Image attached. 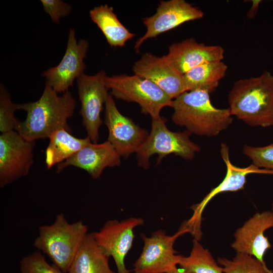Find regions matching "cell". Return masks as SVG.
I'll return each mask as SVG.
<instances>
[{
    "instance_id": "cell-1",
    "label": "cell",
    "mask_w": 273,
    "mask_h": 273,
    "mask_svg": "<svg viewBox=\"0 0 273 273\" xmlns=\"http://www.w3.org/2000/svg\"><path fill=\"white\" fill-rule=\"evenodd\" d=\"M76 105V100L69 90L59 96L46 84L38 100L20 104V110L26 111V117L24 121H20L15 131L32 142L49 138L59 128L70 131L67 121L73 116Z\"/></svg>"
},
{
    "instance_id": "cell-2",
    "label": "cell",
    "mask_w": 273,
    "mask_h": 273,
    "mask_svg": "<svg viewBox=\"0 0 273 273\" xmlns=\"http://www.w3.org/2000/svg\"><path fill=\"white\" fill-rule=\"evenodd\" d=\"M228 102L232 116L247 124L273 125V75L265 71L258 76L237 80Z\"/></svg>"
},
{
    "instance_id": "cell-3",
    "label": "cell",
    "mask_w": 273,
    "mask_h": 273,
    "mask_svg": "<svg viewBox=\"0 0 273 273\" xmlns=\"http://www.w3.org/2000/svg\"><path fill=\"white\" fill-rule=\"evenodd\" d=\"M172 120L191 133L213 136L232 122L229 108L219 109L211 103L210 94L203 90L187 91L173 100Z\"/></svg>"
},
{
    "instance_id": "cell-4",
    "label": "cell",
    "mask_w": 273,
    "mask_h": 273,
    "mask_svg": "<svg viewBox=\"0 0 273 273\" xmlns=\"http://www.w3.org/2000/svg\"><path fill=\"white\" fill-rule=\"evenodd\" d=\"M87 231V226L82 221L70 223L63 213H60L51 224L39 227L34 247L67 273Z\"/></svg>"
},
{
    "instance_id": "cell-5",
    "label": "cell",
    "mask_w": 273,
    "mask_h": 273,
    "mask_svg": "<svg viewBox=\"0 0 273 273\" xmlns=\"http://www.w3.org/2000/svg\"><path fill=\"white\" fill-rule=\"evenodd\" d=\"M166 119L160 117L152 119L151 129L148 136L137 152L139 166L144 169L149 168L150 157L158 155L157 164L167 155L173 154L187 160L193 159L201 148L190 139L191 133L170 130L166 124Z\"/></svg>"
},
{
    "instance_id": "cell-6",
    "label": "cell",
    "mask_w": 273,
    "mask_h": 273,
    "mask_svg": "<svg viewBox=\"0 0 273 273\" xmlns=\"http://www.w3.org/2000/svg\"><path fill=\"white\" fill-rule=\"evenodd\" d=\"M106 85L115 98L139 105L143 113L152 119L161 117L165 107H172L173 100L152 81L136 74H121L105 78Z\"/></svg>"
},
{
    "instance_id": "cell-7",
    "label": "cell",
    "mask_w": 273,
    "mask_h": 273,
    "mask_svg": "<svg viewBox=\"0 0 273 273\" xmlns=\"http://www.w3.org/2000/svg\"><path fill=\"white\" fill-rule=\"evenodd\" d=\"M187 231L181 230L172 236L167 235L161 230L148 237L142 234L144 246L133 264L134 273H169L177 268L181 255L176 254L173 245L176 239Z\"/></svg>"
},
{
    "instance_id": "cell-8",
    "label": "cell",
    "mask_w": 273,
    "mask_h": 273,
    "mask_svg": "<svg viewBox=\"0 0 273 273\" xmlns=\"http://www.w3.org/2000/svg\"><path fill=\"white\" fill-rule=\"evenodd\" d=\"M106 76L105 72L101 70L93 75L83 73L77 79L80 114L87 136L93 143L98 142L102 124L101 112L109 95L105 82Z\"/></svg>"
},
{
    "instance_id": "cell-9",
    "label": "cell",
    "mask_w": 273,
    "mask_h": 273,
    "mask_svg": "<svg viewBox=\"0 0 273 273\" xmlns=\"http://www.w3.org/2000/svg\"><path fill=\"white\" fill-rule=\"evenodd\" d=\"M35 142L15 130L0 135V187L27 175L33 163Z\"/></svg>"
},
{
    "instance_id": "cell-10",
    "label": "cell",
    "mask_w": 273,
    "mask_h": 273,
    "mask_svg": "<svg viewBox=\"0 0 273 273\" xmlns=\"http://www.w3.org/2000/svg\"><path fill=\"white\" fill-rule=\"evenodd\" d=\"M141 217H130L121 221H107L101 229L93 233L94 239L105 253L112 257L117 273H130L125 264V258L131 247L134 238V229L142 225Z\"/></svg>"
},
{
    "instance_id": "cell-11",
    "label": "cell",
    "mask_w": 273,
    "mask_h": 273,
    "mask_svg": "<svg viewBox=\"0 0 273 273\" xmlns=\"http://www.w3.org/2000/svg\"><path fill=\"white\" fill-rule=\"evenodd\" d=\"M104 123L108 130V140L121 157L127 158L137 153L147 140L148 131L118 110L109 94L105 104Z\"/></svg>"
},
{
    "instance_id": "cell-12",
    "label": "cell",
    "mask_w": 273,
    "mask_h": 273,
    "mask_svg": "<svg viewBox=\"0 0 273 273\" xmlns=\"http://www.w3.org/2000/svg\"><path fill=\"white\" fill-rule=\"evenodd\" d=\"M89 44L85 39L77 41L75 31L70 29L64 56L58 65L43 72L46 84L58 94L64 93L73 85L74 81L83 74Z\"/></svg>"
},
{
    "instance_id": "cell-13",
    "label": "cell",
    "mask_w": 273,
    "mask_h": 273,
    "mask_svg": "<svg viewBox=\"0 0 273 273\" xmlns=\"http://www.w3.org/2000/svg\"><path fill=\"white\" fill-rule=\"evenodd\" d=\"M203 16L201 10L185 0L161 1L156 12L151 17L143 19L147 31L135 42L134 48L138 52L147 39L155 37L185 22L201 19Z\"/></svg>"
},
{
    "instance_id": "cell-14",
    "label": "cell",
    "mask_w": 273,
    "mask_h": 273,
    "mask_svg": "<svg viewBox=\"0 0 273 273\" xmlns=\"http://www.w3.org/2000/svg\"><path fill=\"white\" fill-rule=\"evenodd\" d=\"M133 70L134 74L157 85L172 100L187 91L183 74L176 69L165 55L159 57L146 53L135 62Z\"/></svg>"
},
{
    "instance_id": "cell-15",
    "label": "cell",
    "mask_w": 273,
    "mask_h": 273,
    "mask_svg": "<svg viewBox=\"0 0 273 273\" xmlns=\"http://www.w3.org/2000/svg\"><path fill=\"white\" fill-rule=\"evenodd\" d=\"M272 227V211L257 213L236 231L234 234L235 240L231 246L237 253L252 256L264 263V255L271 247L264 233Z\"/></svg>"
},
{
    "instance_id": "cell-16",
    "label": "cell",
    "mask_w": 273,
    "mask_h": 273,
    "mask_svg": "<svg viewBox=\"0 0 273 273\" xmlns=\"http://www.w3.org/2000/svg\"><path fill=\"white\" fill-rule=\"evenodd\" d=\"M120 155L107 141L101 144L90 143L64 162L57 165V173L68 166L86 171L94 179L99 178L107 167L120 165Z\"/></svg>"
},
{
    "instance_id": "cell-17",
    "label": "cell",
    "mask_w": 273,
    "mask_h": 273,
    "mask_svg": "<svg viewBox=\"0 0 273 273\" xmlns=\"http://www.w3.org/2000/svg\"><path fill=\"white\" fill-rule=\"evenodd\" d=\"M224 52L220 46L206 45L190 38L170 45L165 56L176 69L184 74L203 63L222 61Z\"/></svg>"
},
{
    "instance_id": "cell-18",
    "label": "cell",
    "mask_w": 273,
    "mask_h": 273,
    "mask_svg": "<svg viewBox=\"0 0 273 273\" xmlns=\"http://www.w3.org/2000/svg\"><path fill=\"white\" fill-rule=\"evenodd\" d=\"M221 157L226 166V173L221 183L212 189L195 206L194 219L198 220L207 204L216 195L224 192H234L242 189L246 183L247 176L251 173L273 174V170L260 169L253 163L246 167H239L233 165L229 157V148L226 144H221Z\"/></svg>"
},
{
    "instance_id": "cell-19",
    "label": "cell",
    "mask_w": 273,
    "mask_h": 273,
    "mask_svg": "<svg viewBox=\"0 0 273 273\" xmlns=\"http://www.w3.org/2000/svg\"><path fill=\"white\" fill-rule=\"evenodd\" d=\"M109 257L87 233L67 273H115L110 267Z\"/></svg>"
},
{
    "instance_id": "cell-20",
    "label": "cell",
    "mask_w": 273,
    "mask_h": 273,
    "mask_svg": "<svg viewBox=\"0 0 273 273\" xmlns=\"http://www.w3.org/2000/svg\"><path fill=\"white\" fill-rule=\"evenodd\" d=\"M69 132L61 128L56 130L49 136V143L45 153V162L48 169L64 162L92 142L88 136L83 139H78Z\"/></svg>"
},
{
    "instance_id": "cell-21",
    "label": "cell",
    "mask_w": 273,
    "mask_h": 273,
    "mask_svg": "<svg viewBox=\"0 0 273 273\" xmlns=\"http://www.w3.org/2000/svg\"><path fill=\"white\" fill-rule=\"evenodd\" d=\"M89 16L112 47H124L127 41L135 36L118 20L113 8L107 5L95 7L90 10Z\"/></svg>"
},
{
    "instance_id": "cell-22",
    "label": "cell",
    "mask_w": 273,
    "mask_h": 273,
    "mask_svg": "<svg viewBox=\"0 0 273 273\" xmlns=\"http://www.w3.org/2000/svg\"><path fill=\"white\" fill-rule=\"evenodd\" d=\"M227 69L222 61L209 62L194 67L183 74L187 90L199 89L209 94L214 92Z\"/></svg>"
},
{
    "instance_id": "cell-23",
    "label": "cell",
    "mask_w": 273,
    "mask_h": 273,
    "mask_svg": "<svg viewBox=\"0 0 273 273\" xmlns=\"http://www.w3.org/2000/svg\"><path fill=\"white\" fill-rule=\"evenodd\" d=\"M178 265L188 273H224L222 267L218 265L209 251L197 239L193 240L190 255L181 256Z\"/></svg>"
},
{
    "instance_id": "cell-24",
    "label": "cell",
    "mask_w": 273,
    "mask_h": 273,
    "mask_svg": "<svg viewBox=\"0 0 273 273\" xmlns=\"http://www.w3.org/2000/svg\"><path fill=\"white\" fill-rule=\"evenodd\" d=\"M217 262L224 273H268L269 270L265 263L243 253H237L232 260L219 258Z\"/></svg>"
},
{
    "instance_id": "cell-25",
    "label": "cell",
    "mask_w": 273,
    "mask_h": 273,
    "mask_svg": "<svg viewBox=\"0 0 273 273\" xmlns=\"http://www.w3.org/2000/svg\"><path fill=\"white\" fill-rule=\"evenodd\" d=\"M20 110V104L12 102L4 86H0V131L3 133L16 130L20 121L15 116V112Z\"/></svg>"
},
{
    "instance_id": "cell-26",
    "label": "cell",
    "mask_w": 273,
    "mask_h": 273,
    "mask_svg": "<svg viewBox=\"0 0 273 273\" xmlns=\"http://www.w3.org/2000/svg\"><path fill=\"white\" fill-rule=\"evenodd\" d=\"M20 270V273H65L55 265L50 264L39 251L22 258Z\"/></svg>"
},
{
    "instance_id": "cell-27",
    "label": "cell",
    "mask_w": 273,
    "mask_h": 273,
    "mask_svg": "<svg viewBox=\"0 0 273 273\" xmlns=\"http://www.w3.org/2000/svg\"><path fill=\"white\" fill-rule=\"evenodd\" d=\"M243 153L259 168L273 170V143L264 147L244 145Z\"/></svg>"
},
{
    "instance_id": "cell-28",
    "label": "cell",
    "mask_w": 273,
    "mask_h": 273,
    "mask_svg": "<svg viewBox=\"0 0 273 273\" xmlns=\"http://www.w3.org/2000/svg\"><path fill=\"white\" fill-rule=\"evenodd\" d=\"M44 11L53 22L59 23L61 18L67 16L72 10L70 5L61 0H41Z\"/></svg>"
},
{
    "instance_id": "cell-29",
    "label": "cell",
    "mask_w": 273,
    "mask_h": 273,
    "mask_svg": "<svg viewBox=\"0 0 273 273\" xmlns=\"http://www.w3.org/2000/svg\"><path fill=\"white\" fill-rule=\"evenodd\" d=\"M251 2L252 5L247 14V17L249 19H252L255 17L257 12L259 4L261 1L253 0L251 1Z\"/></svg>"
},
{
    "instance_id": "cell-30",
    "label": "cell",
    "mask_w": 273,
    "mask_h": 273,
    "mask_svg": "<svg viewBox=\"0 0 273 273\" xmlns=\"http://www.w3.org/2000/svg\"><path fill=\"white\" fill-rule=\"evenodd\" d=\"M169 273H188L183 269L175 268Z\"/></svg>"
},
{
    "instance_id": "cell-31",
    "label": "cell",
    "mask_w": 273,
    "mask_h": 273,
    "mask_svg": "<svg viewBox=\"0 0 273 273\" xmlns=\"http://www.w3.org/2000/svg\"><path fill=\"white\" fill-rule=\"evenodd\" d=\"M272 212L273 213V202H272Z\"/></svg>"
}]
</instances>
